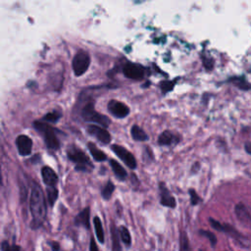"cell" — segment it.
Instances as JSON below:
<instances>
[{"mask_svg": "<svg viewBox=\"0 0 251 251\" xmlns=\"http://www.w3.org/2000/svg\"><path fill=\"white\" fill-rule=\"evenodd\" d=\"M31 190L29 198V208L32 216L33 224L40 226L46 216V202L42 189L40 186L31 180Z\"/></svg>", "mask_w": 251, "mask_h": 251, "instance_id": "6da1fadb", "label": "cell"}, {"mask_svg": "<svg viewBox=\"0 0 251 251\" xmlns=\"http://www.w3.org/2000/svg\"><path fill=\"white\" fill-rule=\"evenodd\" d=\"M33 126H34V128L42 134L45 144L49 149L57 150L60 147L59 139L55 133L54 128L51 126L40 121L34 122Z\"/></svg>", "mask_w": 251, "mask_h": 251, "instance_id": "7a4b0ae2", "label": "cell"}, {"mask_svg": "<svg viewBox=\"0 0 251 251\" xmlns=\"http://www.w3.org/2000/svg\"><path fill=\"white\" fill-rule=\"evenodd\" d=\"M81 116L84 121L94 123V125L97 124L104 128L108 127L110 125V120L106 116L96 112L92 103H88L84 106L81 111Z\"/></svg>", "mask_w": 251, "mask_h": 251, "instance_id": "3957f363", "label": "cell"}, {"mask_svg": "<svg viewBox=\"0 0 251 251\" xmlns=\"http://www.w3.org/2000/svg\"><path fill=\"white\" fill-rule=\"evenodd\" d=\"M68 157L71 161L76 164L75 169L78 171H87L88 167L92 168L88 157L84 154L83 151L75 146H71L68 149Z\"/></svg>", "mask_w": 251, "mask_h": 251, "instance_id": "277c9868", "label": "cell"}, {"mask_svg": "<svg viewBox=\"0 0 251 251\" xmlns=\"http://www.w3.org/2000/svg\"><path fill=\"white\" fill-rule=\"evenodd\" d=\"M90 57L88 53L84 50H79L73 59V70L76 76L82 75L89 67Z\"/></svg>", "mask_w": 251, "mask_h": 251, "instance_id": "5b68a950", "label": "cell"}, {"mask_svg": "<svg viewBox=\"0 0 251 251\" xmlns=\"http://www.w3.org/2000/svg\"><path fill=\"white\" fill-rule=\"evenodd\" d=\"M112 150L114 151V153L122 160L126 163V165H127V167H129L130 169H135L136 168V160L134 158V156L125 147L121 146V145H117L114 144L112 145Z\"/></svg>", "mask_w": 251, "mask_h": 251, "instance_id": "8992f818", "label": "cell"}, {"mask_svg": "<svg viewBox=\"0 0 251 251\" xmlns=\"http://www.w3.org/2000/svg\"><path fill=\"white\" fill-rule=\"evenodd\" d=\"M109 112L116 118H125L129 114V108L121 101L111 100L108 103Z\"/></svg>", "mask_w": 251, "mask_h": 251, "instance_id": "52a82bcc", "label": "cell"}, {"mask_svg": "<svg viewBox=\"0 0 251 251\" xmlns=\"http://www.w3.org/2000/svg\"><path fill=\"white\" fill-rule=\"evenodd\" d=\"M123 72L126 77L132 78V79L142 78L145 74L144 68L142 66H140L138 64H134V63H126L124 66Z\"/></svg>", "mask_w": 251, "mask_h": 251, "instance_id": "ba28073f", "label": "cell"}, {"mask_svg": "<svg viewBox=\"0 0 251 251\" xmlns=\"http://www.w3.org/2000/svg\"><path fill=\"white\" fill-rule=\"evenodd\" d=\"M87 131L90 135L96 137L99 141L107 144L111 141L110 133L102 126L96 125H90L87 126Z\"/></svg>", "mask_w": 251, "mask_h": 251, "instance_id": "9c48e42d", "label": "cell"}, {"mask_svg": "<svg viewBox=\"0 0 251 251\" xmlns=\"http://www.w3.org/2000/svg\"><path fill=\"white\" fill-rule=\"evenodd\" d=\"M16 144H17V148L20 155L28 156L31 153L32 140L27 135H25V134L19 135L16 139Z\"/></svg>", "mask_w": 251, "mask_h": 251, "instance_id": "30bf717a", "label": "cell"}, {"mask_svg": "<svg viewBox=\"0 0 251 251\" xmlns=\"http://www.w3.org/2000/svg\"><path fill=\"white\" fill-rule=\"evenodd\" d=\"M41 176L43 179V182L49 186H55L58 182V176L57 174L54 172V170H52L49 167H43L41 170Z\"/></svg>", "mask_w": 251, "mask_h": 251, "instance_id": "8fae6325", "label": "cell"}, {"mask_svg": "<svg viewBox=\"0 0 251 251\" xmlns=\"http://www.w3.org/2000/svg\"><path fill=\"white\" fill-rule=\"evenodd\" d=\"M160 192H161V204L166 207L175 208L176 200L174 196L171 195L170 191L168 190V188L164 183H160Z\"/></svg>", "mask_w": 251, "mask_h": 251, "instance_id": "7c38bea8", "label": "cell"}, {"mask_svg": "<svg viewBox=\"0 0 251 251\" xmlns=\"http://www.w3.org/2000/svg\"><path fill=\"white\" fill-rule=\"evenodd\" d=\"M235 215L243 225L251 224V215L242 203H239L235 206Z\"/></svg>", "mask_w": 251, "mask_h": 251, "instance_id": "4fadbf2b", "label": "cell"}, {"mask_svg": "<svg viewBox=\"0 0 251 251\" xmlns=\"http://www.w3.org/2000/svg\"><path fill=\"white\" fill-rule=\"evenodd\" d=\"M87 147H88L89 152H90V154L92 155V157L94 158L95 161H97V162H102V161H105V160L107 159L106 154H105L103 151H101L94 143L89 142V143L87 144Z\"/></svg>", "mask_w": 251, "mask_h": 251, "instance_id": "5bb4252c", "label": "cell"}, {"mask_svg": "<svg viewBox=\"0 0 251 251\" xmlns=\"http://www.w3.org/2000/svg\"><path fill=\"white\" fill-rule=\"evenodd\" d=\"M75 224L86 228L89 227V208L83 209L75 218Z\"/></svg>", "mask_w": 251, "mask_h": 251, "instance_id": "9a60e30c", "label": "cell"}, {"mask_svg": "<svg viewBox=\"0 0 251 251\" xmlns=\"http://www.w3.org/2000/svg\"><path fill=\"white\" fill-rule=\"evenodd\" d=\"M228 81L232 82L237 88L241 90H249L251 89V83L245 79L243 76H233L228 79Z\"/></svg>", "mask_w": 251, "mask_h": 251, "instance_id": "2e32d148", "label": "cell"}, {"mask_svg": "<svg viewBox=\"0 0 251 251\" xmlns=\"http://www.w3.org/2000/svg\"><path fill=\"white\" fill-rule=\"evenodd\" d=\"M130 133H131L132 138L136 141H145L148 139V135L146 134V132L136 125L131 126Z\"/></svg>", "mask_w": 251, "mask_h": 251, "instance_id": "e0dca14e", "label": "cell"}, {"mask_svg": "<svg viewBox=\"0 0 251 251\" xmlns=\"http://www.w3.org/2000/svg\"><path fill=\"white\" fill-rule=\"evenodd\" d=\"M110 165H111V168L113 170V172L115 173L116 176L120 179H125L126 177V171L125 170V168L120 165L116 160H110Z\"/></svg>", "mask_w": 251, "mask_h": 251, "instance_id": "ac0fdd59", "label": "cell"}, {"mask_svg": "<svg viewBox=\"0 0 251 251\" xmlns=\"http://www.w3.org/2000/svg\"><path fill=\"white\" fill-rule=\"evenodd\" d=\"M174 141V134L170 130L163 131L158 137V143L160 145H170Z\"/></svg>", "mask_w": 251, "mask_h": 251, "instance_id": "d6986e66", "label": "cell"}, {"mask_svg": "<svg viewBox=\"0 0 251 251\" xmlns=\"http://www.w3.org/2000/svg\"><path fill=\"white\" fill-rule=\"evenodd\" d=\"M94 223V228H95V233L100 242H104V231L102 227V223L98 217H95L93 220Z\"/></svg>", "mask_w": 251, "mask_h": 251, "instance_id": "ffe728a7", "label": "cell"}, {"mask_svg": "<svg viewBox=\"0 0 251 251\" xmlns=\"http://www.w3.org/2000/svg\"><path fill=\"white\" fill-rule=\"evenodd\" d=\"M57 198H58V189L55 186H52V187L47 186V200L50 206L54 205Z\"/></svg>", "mask_w": 251, "mask_h": 251, "instance_id": "44dd1931", "label": "cell"}, {"mask_svg": "<svg viewBox=\"0 0 251 251\" xmlns=\"http://www.w3.org/2000/svg\"><path fill=\"white\" fill-rule=\"evenodd\" d=\"M119 232H120V236H121L122 240L124 241V243L126 244L127 246H129L131 243V237H130L128 229L126 226H120Z\"/></svg>", "mask_w": 251, "mask_h": 251, "instance_id": "7402d4cb", "label": "cell"}, {"mask_svg": "<svg viewBox=\"0 0 251 251\" xmlns=\"http://www.w3.org/2000/svg\"><path fill=\"white\" fill-rule=\"evenodd\" d=\"M114 190H115V185H114V183H113L112 181H108L107 184L105 185V187H104L103 190H102V197H103L104 199L108 200V199L112 196Z\"/></svg>", "mask_w": 251, "mask_h": 251, "instance_id": "603a6c76", "label": "cell"}, {"mask_svg": "<svg viewBox=\"0 0 251 251\" xmlns=\"http://www.w3.org/2000/svg\"><path fill=\"white\" fill-rule=\"evenodd\" d=\"M179 251H190L188 238L185 232H181L179 236Z\"/></svg>", "mask_w": 251, "mask_h": 251, "instance_id": "cb8c5ba5", "label": "cell"}, {"mask_svg": "<svg viewBox=\"0 0 251 251\" xmlns=\"http://www.w3.org/2000/svg\"><path fill=\"white\" fill-rule=\"evenodd\" d=\"M60 118H61V113H59V112H57V111H53V112H50V113L46 114V115L43 117V120H44V121H47V122L55 123V122H57Z\"/></svg>", "mask_w": 251, "mask_h": 251, "instance_id": "d4e9b609", "label": "cell"}, {"mask_svg": "<svg viewBox=\"0 0 251 251\" xmlns=\"http://www.w3.org/2000/svg\"><path fill=\"white\" fill-rule=\"evenodd\" d=\"M1 249H2V251H22V249H21L20 246L11 245V244L8 243L7 241H3V242H2Z\"/></svg>", "mask_w": 251, "mask_h": 251, "instance_id": "484cf974", "label": "cell"}, {"mask_svg": "<svg viewBox=\"0 0 251 251\" xmlns=\"http://www.w3.org/2000/svg\"><path fill=\"white\" fill-rule=\"evenodd\" d=\"M175 85V81H163L160 84V87L163 91V93H167L168 91L172 90L174 88Z\"/></svg>", "mask_w": 251, "mask_h": 251, "instance_id": "4316f807", "label": "cell"}, {"mask_svg": "<svg viewBox=\"0 0 251 251\" xmlns=\"http://www.w3.org/2000/svg\"><path fill=\"white\" fill-rule=\"evenodd\" d=\"M189 195H190V202H191L192 205H197V204L201 201L200 197H199L198 194L195 192V190L190 189V190H189Z\"/></svg>", "mask_w": 251, "mask_h": 251, "instance_id": "83f0119b", "label": "cell"}, {"mask_svg": "<svg viewBox=\"0 0 251 251\" xmlns=\"http://www.w3.org/2000/svg\"><path fill=\"white\" fill-rule=\"evenodd\" d=\"M200 233H201L202 235L206 236V237L210 240V242H211L212 245H215V244H216L217 239H216V236L214 235V233H212V232H210V231H207V230H200Z\"/></svg>", "mask_w": 251, "mask_h": 251, "instance_id": "f1b7e54d", "label": "cell"}, {"mask_svg": "<svg viewBox=\"0 0 251 251\" xmlns=\"http://www.w3.org/2000/svg\"><path fill=\"white\" fill-rule=\"evenodd\" d=\"M113 249H114V251H120L121 250L120 243H119V240H118V235H117V232L114 228H113Z\"/></svg>", "mask_w": 251, "mask_h": 251, "instance_id": "f546056e", "label": "cell"}, {"mask_svg": "<svg viewBox=\"0 0 251 251\" xmlns=\"http://www.w3.org/2000/svg\"><path fill=\"white\" fill-rule=\"evenodd\" d=\"M203 64L207 70H211L214 66V61L211 58H203Z\"/></svg>", "mask_w": 251, "mask_h": 251, "instance_id": "4dcf8cb0", "label": "cell"}, {"mask_svg": "<svg viewBox=\"0 0 251 251\" xmlns=\"http://www.w3.org/2000/svg\"><path fill=\"white\" fill-rule=\"evenodd\" d=\"M90 251H98V248L96 246V243L94 242V239L92 238L90 241Z\"/></svg>", "mask_w": 251, "mask_h": 251, "instance_id": "1f68e13d", "label": "cell"}, {"mask_svg": "<svg viewBox=\"0 0 251 251\" xmlns=\"http://www.w3.org/2000/svg\"><path fill=\"white\" fill-rule=\"evenodd\" d=\"M244 149H245V151H246L248 154L251 155V142H246V143L244 144Z\"/></svg>", "mask_w": 251, "mask_h": 251, "instance_id": "d6a6232c", "label": "cell"}, {"mask_svg": "<svg viewBox=\"0 0 251 251\" xmlns=\"http://www.w3.org/2000/svg\"><path fill=\"white\" fill-rule=\"evenodd\" d=\"M50 244L52 246V250L53 251H58L59 250V244L57 242H51Z\"/></svg>", "mask_w": 251, "mask_h": 251, "instance_id": "836d02e7", "label": "cell"}]
</instances>
